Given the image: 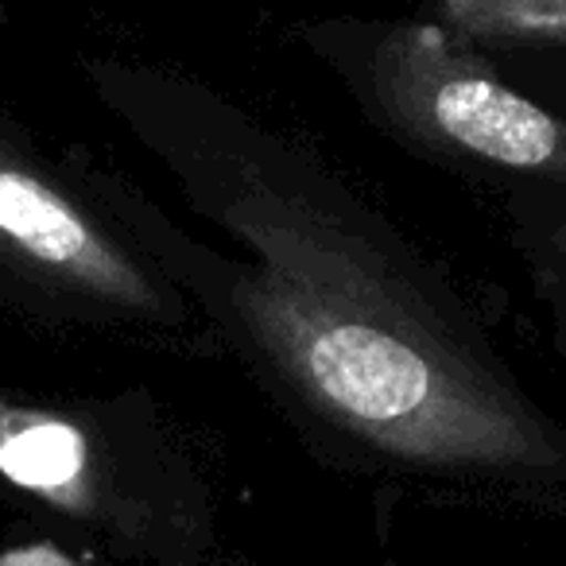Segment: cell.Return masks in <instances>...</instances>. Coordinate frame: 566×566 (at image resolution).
<instances>
[{
	"label": "cell",
	"instance_id": "cell-1",
	"mask_svg": "<svg viewBox=\"0 0 566 566\" xmlns=\"http://www.w3.org/2000/svg\"><path fill=\"white\" fill-rule=\"evenodd\" d=\"M105 94L237 256H206L109 182L94 190L120 226L140 229L156 256L187 272L287 400L388 462L566 481V434L349 190L195 86L120 74Z\"/></svg>",
	"mask_w": 566,
	"mask_h": 566
},
{
	"label": "cell",
	"instance_id": "cell-2",
	"mask_svg": "<svg viewBox=\"0 0 566 566\" xmlns=\"http://www.w3.org/2000/svg\"><path fill=\"white\" fill-rule=\"evenodd\" d=\"M0 268L78 307L175 323L179 303L109 221L0 133Z\"/></svg>",
	"mask_w": 566,
	"mask_h": 566
},
{
	"label": "cell",
	"instance_id": "cell-3",
	"mask_svg": "<svg viewBox=\"0 0 566 566\" xmlns=\"http://www.w3.org/2000/svg\"><path fill=\"white\" fill-rule=\"evenodd\" d=\"M0 478L74 516H97L109 465L97 434L66 411L0 396Z\"/></svg>",
	"mask_w": 566,
	"mask_h": 566
},
{
	"label": "cell",
	"instance_id": "cell-4",
	"mask_svg": "<svg viewBox=\"0 0 566 566\" xmlns=\"http://www.w3.org/2000/svg\"><path fill=\"white\" fill-rule=\"evenodd\" d=\"M427 12L470 48H566V0H427Z\"/></svg>",
	"mask_w": 566,
	"mask_h": 566
},
{
	"label": "cell",
	"instance_id": "cell-5",
	"mask_svg": "<svg viewBox=\"0 0 566 566\" xmlns=\"http://www.w3.org/2000/svg\"><path fill=\"white\" fill-rule=\"evenodd\" d=\"M512 210L535 268L547 275L551 295L566 303V190L524 182L512 198Z\"/></svg>",
	"mask_w": 566,
	"mask_h": 566
},
{
	"label": "cell",
	"instance_id": "cell-6",
	"mask_svg": "<svg viewBox=\"0 0 566 566\" xmlns=\"http://www.w3.org/2000/svg\"><path fill=\"white\" fill-rule=\"evenodd\" d=\"M0 566H74V563L51 547H28V551H12V555H4L0 558Z\"/></svg>",
	"mask_w": 566,
	"mask_h": 566
},
{
	"label": "cell",
	"instance_id": "cell-7",
	"mask_svg": "<svg viewBox=\"0 0 566 566\" xmlns=\"http://www.w3.org/2000/svg\"><path fill=\"white\" fill-rule=\"evenodd\" d=\"M558 94H563V102H566V78H563V86H558Z\"/></svg>",
	"mask_w": 566,
	"mask_h": 566
}]
</instances>
